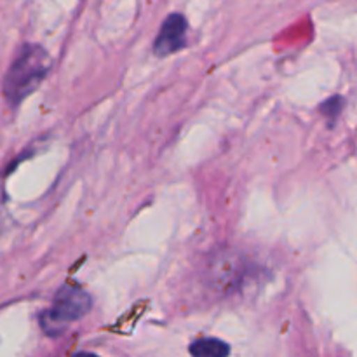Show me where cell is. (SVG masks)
<instances>
[{"label":"cell","mask_w":357,"mask_h":357,"mask_svg":"<svg viewBox=\"0 0 357 357\" xmlns=\"http://www.w3.org/2000/svg\"><path fill=\"white\" fill-rule=\"evenodd\" d=\"M229 354L230 345L218 338H201L190 345L192 357H229Z\"/></svg>","instance_id":"277c9868"},{"label":"cell","mask_w":357,"mask_h":357,"mask_svg":"<svg viewBox=\"0 0 357 357\" xmlns=\"http://www.w3.org/2000/svg\"><path fill=\"white\" fill-rule=\"evenodd\" d=\"M344 105H345V100L342 96H331L330 100L324 101L323 105L319 107L321 114L326 115L328 121L333 122L337 121L338 115L342 114V110H344Z\"/></svg>","instance_id":"5b68a950"},{"label":"cell","mask_w":357,"mask_h":357,"mask_svg":"<svg viewBox=\"0 0 357 357\" xmlns=\"http://www.w3.org/2000/svg\"><path fill=\"white\" fill-rule=\"evenodd\" d=\"M51 66V58L37 44H24L14 56L3 82V94L13 107L20 105L28 94L33 93L45 79Z\"/></svg>","instance_id":"6da1fadb"},{"label":"cell","mask_w":357,"mask_h":357,"mask_svg":"<svg viewBox=\"0 0 357 357\" xmlns=\"http://www.w3.org/2000/svg\"><path fill=\"white\" fill-rule=\"evenodd\" d=\"M187 30L188 24L185 16H181L178 13L169 14L164 20L159 35H157L155 42H153V51H155V54L167 56L183 49L185 44H187Z\"/></svg>","instance_id":"3957f363"},{"label":"cell","mask_w":357,"mask_h":357,"mask_svg":"<svg viewBox=\"0 0 357 357\" xmlns=\"http://www.w3.org/2000/svg\"><path fill=\"white\" fill-rule=\"evenodd\" d=\"M93 307V300L84 289L75 286H63L58 289L52 307L42 316V328L47 335H59L68 328V324L87 316Z\"/></svg>","instance_id":"7a4b0ae2"},{"label":"cell","mask_w":357,"mask_h":357,"mask_svg":"<svg viewBox=\"0 0 357 357\" xmlns=\"http://www.w3.org/2000/svg\"><path fill=\"white\" fill-rule=\"evenodd\" d=\"M73 357H100V356L93 354V352H77V354Z\"/></svg>","instance_id":"8992f818"}]
</instances>
